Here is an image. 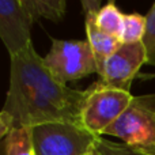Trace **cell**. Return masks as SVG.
<instances>
[{"label": "cell", "instance_id": "cell-1", "mask_svg": "<svg viewBox=\"0 0 155 155\" xmlns=\"http://www.w3.org/2000/svg\"><path fill=\"white\" fill-rule=\"evenodd\" d=\"M86 94V90H74L52 75L33 42L10 56V86L3 112L11 117L12 128L54 123L80 125Z\"/></svg>", "mask_w": 155, "mask_h": 155}, {"label": "cell", "instance_id": "cell-2", "mask_svg": "<svg viewBox=\"0 0 155 155\" xmlns=\"http://www.w3.org/2000/svg\"><path fill=\"white\" fill-rule=\"evenodd\" d=\"M86 99L80 110V125L101 137L131 105L134 95L128 91L95 83L86 88Z\"/></svg>", "mask_w": 155, "mask_h": 155}, {"label": "cell", "instance_id": "cell-3", "mask_svg": "<svg viewBox=\"0 0 155 155\" xmlns=\"http://www.w3.org/2000/svg\"><path fill=\"white\" fill-rule=\"evenodd\" d=\"M104 135L135 148L155 147V94L134 97L128 109Z\"/></svg>", "mask_w": 155, "mask_h": 155}, {"label": "cell", "instance_id": "cell-4", "mask_svg": "<svg viewBox=\"0 0 155 155\" xmlns=\"http://www.w3.org/2000/svg\"><path fill=\"white\" fill-rule=\"evenodd\" d=\"M35 155H87L98 136L79 124L54 123L31 128Z\"/></svg>", "mask_w": 155, "mask_h": 155}, {"label": "cell", "instance_id": "cell-5", "mask_svg": "<svg viewBox=\"0 0 155 155\" xmlns=\"http://www.w3.org/2000/svg\"><path fill=\"white\" fill-rule=\"evenodd\" d=\"M44 63L52 75L64 84L97 74L95 57L87 40L53 38Z\"/></svg>", "mask_w": 155, "mask_h": 155}, {"label": "cell", "instance_id": "cell-6", "mask_svg": "<svg viewBox=\"0 0 155 155\" xmlns=\"http://www.w3.org/2000/svg\"><path fill=\"white\" fill-rule=\"evenodd\" d=\"M147 63V54L142 42L121 44V46L106 60L98 82L110 88L128 91L140 68Z\"/></svg>", "mask_w": 155, "mask_h": 155}, {"label": "cell", "instance_id": "cell-7", "mask_svg": "<svg viewBox=\"0 0 155 155\" xmlns=\"http://www.w3.org/2000/svg\"><path fill=\"white\" fill-rule=\"evenodd\" d=\"M33 18L21 0H0V40L10 56L31 44Z\"/></svg>", "mask_w": 155, "mask_h": 155}, {"label": "cell", "instance_id": "cell-8", "mask_svg": "<svg viewBox=\"0 0 155 155\" xmlns=\"http://www.w3.org/2000/svg\"><path fill=\"white\" fill-rule=\"evenodd\" d=\"M82 5L86 12V34L87 41L93 49L94 57L97 63V75H99L104 68L106 60L121 46L120 38L112 37V35L104 33L95 23V15L101 10L99 2L95 0H83Z\"/></svg>", "mask_w": 155, "mask_h": 155}, {"label": "cell", "instance_id": "cell-9", "mask_svg": "<svg viewBox=\"0 0 155 155\" xmlns=\"http://www.w3.org/2000/svg\"><path fill=\"white\" fill-rule=\"evenodd\" d=\"M4 155H35L31 128H11L5 136Z\"/></svg>", "mask_w": 155, "mask_h": 155}, {"label": "cell", "instance_id": "cell-10", "mask_svg": "<svg viewBox=\"0 0 155 155\" xmlns=\"http://www.w3.org/2000/svg\"><path fill=\"white\" fill-rule=\"evenodd\" d=\"M124 15L120 8L116 5L114 2H109L107 4L102 5L101 10L95 15V23L104 33L112 35V37L120 38L121 30H123Z\"/></svg>", "mask_w": 155, "mask_h": 155}, {"label": "cell", "instance_id": "cell-11", "mask_svg": "<svg viewBox=\"0 0 155 155\" xmlns=\"http://www.w3.org/2000/svg\"><path fill=\"white\" fill-rule=\"evenodd\" d=\"M21 2L33 21L40 16L51 21H59L64 15L67 7L65 0H21Z\"/></svg>", "mask_w": 155, "mask_h": 155}, {"label": "cell", "instance_id": "cell-12", "mask_svg": "<svg viewBox=\"0 0 155 155\" xmlns=\"http://www.w3.org/2000/svg\"><path fill=\"white\" fill-rule=\"evenodd\" d=\"M146 33V16L137 12L125 14L120 41L123 44L142 42Z\"/></svg>", "mask_w": 155, "mask_h": 155}, {"label": "cell", "instance_id": "cell-13", "mask_svg": "<svg viewBox=\"0 0 155 155\" xmlns=\"http://www.w3.org/2000/svg\"><path fill=\"white\" fill-rule=\"evenodd\" d=\"M95 148L101 155H155V147L153 148H135L121 142H110L104 137H98Z\"/></svg>", "mask_w": 155, "mask_h": 155}, {"label": "cell", "instance_id": "cell-14", "mask_svg": "<svg viewBox=\"0 0 155 155\" xmlns=\"http://www.w3.org/2000/svg\"><path fill=\"white\" fill-rule=\"evenodd\" d=\"M142 44L147 54V64L155 65V3L146 15V33Z\"/></svg>", "mask_w": 155, "mask_h": 155}, {"label": "cell", "instance_id": "cell-15", "mask_svg": "<svg viewBox=\"0 0 155 155\" xmlns=\"http://www.w3.org/2000/svg\"><path fill=\"white\" fill-rule=\"evenodd\" d=\"M12 128V120L5 112H0V140L8 135V132Z\"/></svg>", "mask_w": 155, "mask_h": 155}, {"label": "cell", "instance_id": "cell-16", "mask_svg": "<svg viewBox=\"0 0 155 155\" xmlns=\"http://www.w3.org/2000/svg\"><path fill=\"white\" fill-rule=\"evenodd\" d=\"M87 155H101V154H99V151L97 150V148H95V146H94V148H91V150H90V153H88Z\"/></svg>", "mask_w": 155, "mask_h": 155}]
</instances>
